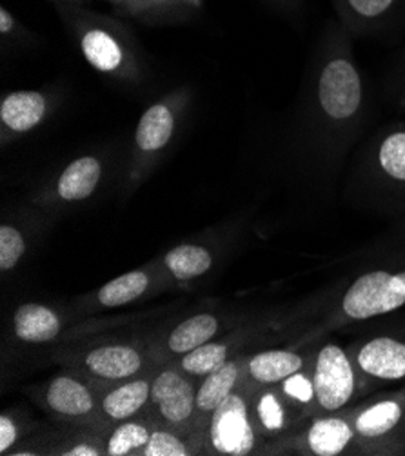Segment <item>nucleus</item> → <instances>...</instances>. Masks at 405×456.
Here are the masks:
<instances>
[{
  "label": "nucleus",
  "mask_w": 405,
  "mask_h": 456,
  "mask_svg": "<svg viewBox=\"0 0 405 456\" xmlns=\"http://www.w3.org/2000/svg\"><path fill=\"white\" fill-rule=\"evenodd\" d=\"M277 387L300 413H304L305 417H317V393H314V382L309 363L304 370L282 380Z\"/></svg>",
  "instance_id": "cd10ccee"
},
{
  "label": "nucleus",
  "mask_w": 405,
  "mask_h": 456,
  "mask_svg": "<svg viewBox=\"0 0 405 456\" xmlns=\"http://www.w3.org/2000/svg\"><path fill=\"white\" fill-rule=\"evenodd\" d=\"M106 3H108L109 6H113L118 15H124V17H126V12H127V3H126V0H106Z\"/></svg>",
  "instance_id": "f704fd0d"
},
{
  "label": "nucleus",
  "mask_w": 405,
  "mask_h": 456,
  "mask_svg": "<svg viewBox=\"0 0 405 456\" xmlns=\"http://www.w3.org/2000/svg\"><path fill=\"white\" fill-rule=\"evenodd\" d=\"M0 35L4 40H28L31 37L29 29L6 6L0 8Z\"/></svg>",
  "instance_id": "7c9ffc66"
},
{
  "label": "nucleus",
  "mask_w": 405,
  "mask_h": 456,
  "mask_svg": "<svg viewBox=\"0 0 405 456\" xmlns=\"http://www.w3.org/2000/svg\"><path fill=\"white\" fill-rule=\"evenodd\" d=\"M311 356L295 349L262 351L246 358V380L255 386H279L293 373L304 370Z\"/></svg>",
  "instance_id": "a211bd4d"
},
{
  "label": "nucleus",
  "mask_w": 405,
  "mask_h": 456,
  "mask_svg": "<svg viewBox=\"0 0 405 456\" xmlns=\"http://www.w3.org/2000/svg\"><path fill=\"white\" fill-rule=\"evenodd\" d=\"M191 379L180 368H166L153 377L150 405L158 426L184 431L197 417V387Z\"/></svg>",
  "instance_id": "1a4fd4ad"
},
{
  "label": "nucleus",
  "mask_w": 405,
  "mask_h": 456,
  "mask_svg": "<svg viewBox=\"0 0 405 456\" xmlns=\"http://www.w3.org/2000/svg\"><path fill=\"white\" fill-rule=\"evenodd\" d=\"M26 253V240L12 224L0 227V271H12Z\"/></svg>",
  "instance_id": "c756f323"
},
{
  "label": "nucleus",
  "mask_w": 405,
  "mask_h": 456,
  "mask_svg": "<svg viewBox=\"0 0 405 456\" xmlns=\"http://www.w3.org/2000/svg\"><path fill=\"white\" fill-rule=\"evenodd\" d=\"M62 454H66V456H99L102 452L99 447H95L92 444H77L73 447H68Z\"/></svg>",
  "instance_id": "473e14b6"
},
{
  "label": "nucleus",
  "mask_w": 405,
  "mask_h": 456,
  "mask_svg": "<svg viewBox=\"0 0 405 456\" xmlns=\"http://www.w3.org/2000/svg\"><path fill=\"white\" fill-rule=\"evenodd\" d=\"M151 433L153 431L146 420H139V419L124 420L109 435L104 452L109 456H126V454H133V452L141 454L142 449L146 447Z\"/></svg>",
  "instance_id": "a878e982"
},
{
  "label": "nucleus",
  "mask_w": 405,
  "mask_h": 456,
  "mask_svg": "<svg viewBox=\"0 0 405 456\" xmlns=\"http://www.w3.org/2000/svg\"><path fill=\"white\" fill-rule=\"evenodd\" d=\"M17 436H19V431L15 422L8 415L0 417V452L6 454L17 442Z\"/></svg>",
  "instance_id": "2f4dec72"
},
{
  "label": "nucleus",
  "mask_w": 405,
  "mask_h": 456,
  "mask_svg": "<svg viewBox=\"0 0 405 456\" xmlns=\"http://www.w3.org/2000/svg\"><path fill=\"white\" fill-rule=\"evenodd\" d=\"M220 330V321L211 313H200L180 322L167 337V349L173 354H186L211 342Z\"/></svg>",
  "instance_id": "5701e85b"
},
{
  "label": "nucleus",
  "mask_w": 405,
  "mask_h": 456,
  "mask_svg": "<svg viewBox=\"0 0 405 456\" xmlns=\"http://www.w3.org/2000/svg\"><path fill=\"white\" fill-rule=\"evenodd\" d=\"M126 17L146 24H174L198 13L204 0H126Z\"/></svg>",
  "instance_id": "4be33fe9"
},
{
  "label": "nucleus",
  "mask_w": 405,
  "mask_h": 456,
  "mask_svg": "<svg viewBox=\"0 0 405 456\" xmlns=\"http://www.w3.org/2000/svg\"><path fill=\"white\" fill-rule=\"evenodd\" d=\"M405 305V269H375L360 275L344 293L338 316L344 322H364Z\"/></svg>",
  "instance_id": "39448f33"
},
{
  "label": "nucleus",
  "mask_w": 405,
  "mask_h": 456,
  "mask_svg": "<svg viewBox=\"0 0 405 456\" xmlns=\"http://www.w3.org/2000/svg\"><path fill=\"white\" fill-rule=\"evenodd\" d=\"M351 40L340 22L331 20L319 44L305 134L324 162L344 155L366 110V87L352 59Z\"/></svg>",
  "instance_id": "f257e3e1"
},
{
  "label": "nucleus",
  "mask_w": 405,
  "mask_h": 456,
  "mask_svg": "<svg viewBox=\"0 0 405 456\" xmlns=\"http://www.w3.org/2000/svg\"><path fill=\"white\" fill-rule=\"evenodd\" d=\"M362 176L380 195L405 202V124L377 134L362 160Z\"/></svg>",
  "instance_id": "0eeeda50"
},
{
  "label": "nucleus",
  "mask_w": 405,
  "mask_h": 456,
  "mask_svg": "<svg viewBox=\"0 0 405 456\" xmlns=\"http://www.w3.org/2000/svg\"><path fill=\"white\" fill-rule=\"evenodd\" d=\"M61 316L44 304H22L13 314V331L20 342L46 344L59 337Z\"/></svg>",
  "instance_id": "412c9836"
},
{
  "label": "nucleus",
  "mask_w": 405,
  "mask_h": 456,
  "mask_svg": "<svg viewBox=\"0 0 405 456\" xmlns=\"http://www.w3.org/2000/svg\"><path fill=\"white\" fill-rule=\"evenodd\" d=\"M53 6L55 4H80V6H87V0H48Z\"/></svg>",
  "instance_id": "c9c22d12"
},
{
  "label": "nucleus",
  "mask_w": 405,
  "mask_h": 456,
  "mask_svg": "<svg viewBox=\"0 0 405 456\" xmlns=\"http://www.w3.org/2000/svg\"><path fill=\"white\" fill-rule=\"evenodd\" d=\"M151 382L150 377H134L124 382H118L113 389H109L101 400V413L109 422H124L134 419L146 405H150L151 396Z\"/></svg>",
  "instance_id": "aec40b11"
},
{
  "label": "nucleus",
  "mask_w": 405,
  "mask_h": 456,
  "mask_svg": "<svg viewBox=\"0 0 405 456\" xmlns=\"http://www.w3.org/2000/svg\"><path fill=\"white\" fill-rule=\"evenodd\" d=\"M142 456H188L191 449L178 438V435L167 428H155L146 447L141 452Z\"/></svg>",
  "instance_id": "c85d7f7f"
},
{
  "label": "nucleus",
  "mask_w": 405,
  "mask_h": 456,
  "mask_svg": "<svg viewBox=\"0 0 405 456\" xmlns=\"http://www.w3.org/2000/svg\"><path fill=\"white\" fill-rule=\"evenodd\" d=\"M314 393H317V415L338 413L360 393V377L349 349L335 342L324 344L309 360Z\"/></svg>",
  "instance_id": "20e7f679"
},
{
  "label": "nucleus",
  "mask_w": 405,
  "mask_h": 456,
  "mask_svg": "<svg viewBox=\"0 0 405 456\" xmlns=\"http://www.w3.org/2000/svg\"><path fill=\"white\" fill-rule=\"evenodd\" d=\"M267 3L284 13H296L302 6V0H267Z\"/></svg>",
  "instance_id": "72a5a7b5"
},
{
  "label": "nucleus",
  "mask_w": 405,
  "mask_h": 456,
  "mask_svg": "<svg viewBox=\"0 0 405 456\" xmlns=\"http://www.w3.org/2000/svg\"><path fill=\"white\" fill-rule=\"evenodd\" d=\"M184 95H171L150 106L134 129V155L131 178L139 180L155 159L167 148L176 131L180 110L184 106Z\"/></svg>",
  "instance_id": "6e6552de"
},
{
  "label": "nucleus",
  "mask_w": 405,
  "mask_h": 456,
  "mask_svg": "<svg viewBox=\"0 0 405 456\" xmlns=\"http://www.w3.org/2000/svg\"><path fill=\"white\" fill-rule=\"evenodd\" d=\"M262 438L251 415L249 389L239 387L223 400L207 422V447L215 454L246 456Z\"/></svg>",
  "instance_id": "423d86ee"
},
{
  "label": "nucleus",
  "mask_w": 405,
  "mask_h": 456,
  "mask_svg": "<svg viewBox=\"0 0 405 456\" xmlns=\"http://www.w3.org/2000/svg\"><path fill=\"white\" fill-rule=\"evenodd\" d=\"M291 447L311 456H340L358 452L349 409L312 417L309 426L291 438Z\"/></svg>",
  "instance_id": "9b49d317"
},
{
  "label": "nucleus",
  "mask_w": 405,
  "mask_h": 456,
  "mask_svg": "<svg viewBox=\"0 0 405 456\" xmlns=\"http://www.w3.org/2000/svg\"><path fill=\"white\" fill-rule=\"evenodd\" d=\"M164 264L176 281L184 282L206 275L213 265V255L202 246L182 244L166 255Z\"/></svg>",
  "instance_id": "b1692460"
},
{
  "label": "nucleus",
  "mask_w": 405,
  "mask_h": 456,
  "mask_svg": "<svg viewBox=\"0 0 405 456\" xmlns=\"http://www.w3.org/2000/svg\"><path fill=\"white\" fill-rule=\"evenodd\" d=\"M401 80H403V86H401V94H403V102H405V62H403V73H401Z\"/></svg>",
  "instance_id": "e433bc0d"
},
{
  "label": "nucleus",
  "mask_w": 405,
  "mask_h": 456,
  "mask_svg": "<svg viewBox=\"0 0 405 456\" xmlns=\"http://www.w3.org/2000/svg\"><path fill=\"white\" fill-rule=\"evenodd\" d=\"M349 354L364 382L405 380V338L373 337L354 344Z\"/></svg>",
  "instance_id": "f8f14e48"
},
{
  "label": "nucleus",
  "mask_w": 405,
  "mask_h": 456,
  "mask_svg": "<svg viewBox=\"0 0 405 456\" xmlns=\"http://www.w3.org/2000/svg\"><path fill=\"white\" fill-rule=\"evenodd\" d=\"M150 288V275L146 271H129L102 286L97 300L104 307H120L141 298Z\"/></svg>",
  "instance_id": "393cba45"
},
{
  "label": "nucleus",
  "mask_w": 405,
  "mask_h": 456,
  "mask_svg": "<svg viewBox=\"0 0 405 456\" xmlns=\"http://www.w3.org/2000/svg\"><path fill=\"white\" fill-rule=\"evenodd\" d=\"M246 377V360H228L223 366L204 377L197 387V417L202 422H209L218 405L231 393L240 387V380Z\"/></svg>",
  "instance_id": "6ab92c4d"
},
{
  "label": "nucleus",
  "mask_w": 405,
  "mask_h": 456,
  "mask_svg": "<svg viewBox=\"0 0 405 456\" xmlns=\"http://www.w3.org/2000/svg\"><path fill=\"white\" fill-rule=\"evenodd\" d=\"M104 162L97 155H82L71 160L53 182L52 195L66 204L84 202L92 197L102 182Z\"/></svg>",
  "instance_id": "f3484780"
},
{
  "label": "nucleus",
  "mask_w": 405,
  "mask_h": 456,
  "mask_svg": "<svg viewBox=\"0 0 405 456\" xmlns=\"http://www.w3.org/2000/svg\"><path fill=\"white\" fill-rule=\"evenodd\" d=\"M55 12L93 69L126 80L139 77L134 38L122 20L80 4H55Z\"/></svg>",
  "instance_id": "f03ea898"
},
{
  "label": "nucleus",
  "mask_w": 405,
  "mask_h": 456,
  "mask_svg": "<svg viewBox=\"0 0 405 456\" xmlns=\"http://www.w3.org/2000/svg\"><path fill=\"white\" fill-rule=\"evenodd\" d=\"M82 370L93 379L118 384L139 377L144 370V354L131 344H106L84 356Z\"/></svg>",
  "instance_id": "2eb2a0df"
},
{
  "label": "nucleus",
  "mask_w": 405,
  "mask_h": 456,
  "mask_svg": "<svg viewBox=\"0 0 405 456\" xmlns=\"http://www.w3.org/2000/svg\"><path fill=\"white\" fill-rule=\"evenodd\" d=\"M336 20L351 37H373L405 22V0H331Z\"/></svg>",
  "instance_id": "9d476101"
},
{
  "label": "nucleus",
  "mask_w": 405,
  "mask_h": 456,
  "mask_svg": "<svg viewBox=\"0 0 405 456\" xmlns=\"http://www.w3.org/2000/svg\"><path fill=\"white\" fill-rule=\"evenodd\" d=\"M249 402L262 438L284 436L305 419L277 386H256L255 391H249Z\"/></svg>",
  "instance_id": "4468645a"
},
{
  "label": "nucleus",
  "mask_w": 405,
  "mask_h": 456,
  "mask_svg": "<svg viewBox=\"0 0 405 456\" xmlns=\"http://www.w3.org/2000/svg\"><path fill=\"white\" fill-rule=\"evenodd\" d=\"M44 403L52 415L68 422H84L101 411V403L93 391L69 373L55 375L48 382L44 389Z\"/></svg>",
  "instance_id": "ddd939ff"
},
{
  "label": "nucleus",
  "mask_w": 405,
  "mask_h": 456,
  "mask_svg": "<svg viewBox=\"0 0 405 456\" xmlns=\"http://www.w3.org/2000/svg\"><path fill=\"white\" fill-rule=\"evenodd\" d=\"M52 102L46 94L35 89L13 91L0 102V124H3L4 144L19 134L38 127L50 115Z\"/></svg>",
  "instance_id": "dca6fc26"
},
{
  "label": "nucleus",
  "mask_w": 405,
  "mask_h": 456,
  "mask_svg": "<svg viewBox=\"0 0 405 456\" xmlns=\"http://www.w3.org/2000/svg\"><path fill=\"white\" fill-rule=\"evenodd\" d=\"M230 358V346L223 342H207L180 358L178 368L188 373L193 379H204L215 370L228 362Z\"/></svg>",
  "instance_id": "bb28decb"
},
{
  "label": "nucleus",
  "mask_w": 405,
  "mask_h": 456,
  "mask_svg": "<svg viewBox=\"0 0 405 456\" xmlns=\"http://www.w3.org/2000/svg\"><path fill=\"white\" fill-rule=\"evenodd\" d=\"M349 413L360 454H405V389Z\"/></svg>",
  "instance_id": "7ed1b4c3"
}]
</instances>
